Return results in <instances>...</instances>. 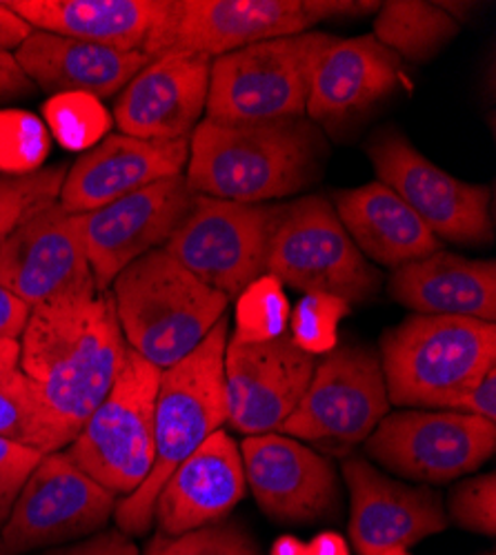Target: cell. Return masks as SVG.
<instances>
[{
  "label": "cell",
  "instance_id": "17",
  "mask_svg": "<svg viewBox=\"0 0 496 555\" xmlns=\"http://www.w3.org/2000/svg\"><path fill=\"white\" fill-rule=\"evenodd\" d=\"M317 360L290 338L225 347L228 423L245 436L279 434L301 402Z\"/></svg>",
  "mask_w": 496,
  "mask_h": 555
},
{
  "label": "cell",
  "instance_id": "30",
  "mask_svg": "<svg viewBox=\"0 0 496 555\" xmlns=\"http://www.w3.org/2000/svg\"><path fill=\"white\" fill-rule=\"evenodd\" d=\"M290 302L283 285L272 275H260L239 298L232 340L237 343H267L283 338L290 327Z\"/></svg>",
  "mask_w": 496,
  "mask_h": 555
},
{
  "label": "cell",
  "instance_id": "10",
  "mask_svg": "<svg viewBox=\"0 0 496 555\" xmlns=\"http://www.w3.org/2000/svg\"><path fill=\"white\" fill-rule=\"evenodd\" d=\"M267 275L292 289L330 294L347 305L370 300L383 283L381 271L358 251L323 196L288 205L269 247Z\"/></svg>",
  "mask_w": 496,
  "mask_h": 555
},
{
  "label": "cell",
  "instance_id": "3",
  "mask_svg": "<svg viewBox=\"0 0 496 555\" xmlns=\"http://www.w3.org/2000/svg\"><path fill=\"white\" fill-rule=\"evenodd\" d=\"M228 318L178 364L161 374L154 409V467L143 485L116 504V525L125 535H143L154 522V506L167 478L228 421L225 347Z\"/></svg>",
  "mask_w": 496,
  "mask_h": 555
},
{
  "label": "cell",
  "instance_id": "7",
  "mask_svg": "<svg viewBox=\"0 0 496 555\" xmlns=\"http://www.w3.org/2000/svg\"><path fill=\"white\" fill-rule=\"evenodd\" d=\"M332 40L326 31H305L214 59L205 118L252 122L305 116L314 69Z\"/></svg>",
  "mask_w": 496,
  "mask_h": 555
},
{
  "label": "cell",
  "instance_id": "36",
  "mask_svg": "<svg viewBox=\"0 0 496 555\" xmlns=\"http://www.w3.org/2000/svg\"><path fill=\"white\" fill-rule=\"evenodd\" d=\"M449 516L453 520L474 533H496V476L483 474L463 480L449 495Z\"/></svg>",
  "mask_w": 496,
  "mask_h": 555
},
{
  "label": "cell",
  "instance_id": "16",
  "mask_svg": "<svg viewBox=\"0 0 496 555\" xmlns=\"http://www.w3.org/2000/svg\"><path fill=\"white\" fill-rule=\"evenodd\" d=\"M0 287L29 309L99 289L78 216L67 214L56 201L21 222L0 245Z\"/></svg>",
  "mask_w": 496,
  "mask_h": 555
},
{
  "label": "cell",
  "instance_id": "29",
  "mask_svg": "<svg viewBox=\"0 0 496 555\" xmlns=\"http://www.w3.org/2000/svg\"><path fill=\"white\" fill-rule=\"evenodd\" d=\"M78 434L44 402L40 389L21 369L0 383V440H10L42 455L63 451Z\"/></svg>",
  "mask_w": 496,
  "mask_h": 555
},
{
  "label": "cell",
  "instance_id": "35",
  "mask_svg": "<svg viewBox=\"0 0 496 555\" xmlns=\"http://www.w3.org/2000/svg\"><path fill=\"white\" fill-rule=\"evenodd\" d=\"M50 152V138L42 122L27 112L0 114V169L8 176L38 171Z\"/></svg>",
  "mask_w": 496,
  "mask_h": 555
},
{
  "label": "cell",
  "instance_id": "26",
  "mask_svg": "<svg viewBox=\"0 0 496 555\" xmlns=\"http://www.w3.org/2000/svg\"><path fill=\"white\" fill-rule=\"evenodd\" d=\"M390 296L423 315H463L485 322L496 318V264L436 251L396 267L387 283Z\"/></svg>",
  "mask_w": 496,
  "mask_h": 555
},
{
  "label": "cell",
  "instance_id": "6",
  "mask_svg": "<svg viewBox=\"0 0 496 555\" xmlns=\"http://www.w3.org/2000/svg\"><path fill=\"white\" fill-rule=\"evenodd\" d=\"M381 3L349 0H171L148 44V59L199 54L218 59L247 44L305 34L323 21L364 16Z\"/></svg>",
  "mask_w": 496,
  "mask_h": 555
},
{
  "label": "cell",
  "instance_id": "34",
  "mask_svg": "<svg viewBox=\"0 0 496 555\" xmlns=\"http://www.w3.org/2000/svg\"><path fill=\"white\" fill-rule=\"evenodd\" d=\"M143 555H263L252 535L234 522H214L183 535L156 533Z\"/></svg>",
  "mask_w": 496,
  "mask_h": 555
},
{
  "label": "cell",
  "instance_id": "24",
  "mask_svg": "<svg viewBox=\"0 0 496 555\" xmlns=\"http://www.w3.org/2000/svg\"><path fill=\"white\" fill-rule=\"evenodd\" d=\"M29 80L48 94H85L97 101L118 96L150 59L110 44L31 31L14 52Z\"/></svg>",
  "mask_w": 496,
  "mask_h": 555
},
{
  "label": "cell",
  "instance_id": "37",
  "mask_svg": "<svg viewBox=\"0 0 496 555\" xmlns=\"http://www.w3.org/2000/svg\"><path fill=\"white\" fill-rule=\"evenodd\" d=\"M40 460V451L10 440H0V527L5 525L23 485L38 467Z\"/></svg>",
  "mask_w": 496,
  "mask_h": 555
},
{
  "label": "cell",
  "instance_id": "11",
  "mask_svg": "<svg viewBox=\"0 0 496 555\" xmlns=\"http://www.w3.org/2000/svg\"><path fill=\"white\" fill-rule=\"evenodd\" d=\"M116 495L89 478L65 451L42 455L0 527V555H27L103 531Z\"/></svg>",
  "mask_w": 496,
  "mask_h": 555
},
{
  "label": "cell",
  "instance_id": "43",
  "mask_svg": "<svg viewBox=\"0 0 496 555\" xmlns=\"http://www.w3.org/2000/svg\"><path fill=\"white\" fill-rule=\"evenodd\" d=\"M21 369V340L0 338V383L14 376Z\"/></svg>",
  "mask_w": 496,
  "mask_h": 555
},
{
  "label": "cell",
  "instance_id": "41",
  "mask_svg": "<svg viewBox=\"0 0 496 555\" xmlns=\"http://www.w3.org/2000/svg\"><path fill=\"white\" fill-rule=\"evenodd\" d=\"M29 307L18 300L14 294H10L5 287H0V338H21L27 318Z\"/></svg>",
  "mask_w": 496,
  "mask_h": 555
},
{
  "label": "cell",
  "instance_id": "13",
  "mask_svg": "<svg viewBox=\"0 0 496 555\" xmlns=\"http://www.w3.org/2000/svg\"><path fill=\"white\" fill-rule=\"evenodd\" d=\"M379 182L408 205L438 241L489 245V190L463 182L428 160L398 129H383L368 143Z\"/></svg>",
  "mask_w": 496,
  "mask_h": 555
},
{
  "label": "cell",
  "instance_id": "18",
  "mask_svg": "<svg viewBox=\"0 0 496 555\" xmlns=\"http://www.w3.org/2000/svg\"><path fill=\"white\" fill-rule=\"evenodd\" d=\"M349 491V538L360 555H408L423 538L447 529L436 491L381 474L366 457L343 460Z\"/></svg>",
  "mask_w": 496,
  "mask_h": 555
},
{
  "label": "cell",
  "instance_id": "21",
  "mask_svg": "<svg viewBox=\"0 0 496 555\" xmlns=\"http://www.w3.org/2000/svg\"><path fill=\"white\" fill-rule=\"evenodd\" d=\"M188 160L190 138L143 141L125 133H107L67 169L59 205L74 216L101 209L152 182L183 173Z\"/></svg>",
  "mask_w": 496,
  "mask_h": 555
},
{
  "label": "cell",
  "instance_id": "22",
  "mask_svg": "<svg viewBox=\"0 0 496 555\" xmlns=\"http://www.w3.org/2000/svg\"><path fill=\"white\" fill-rule=\"evenodd\" d=\"M247 489L239 444L214 431L165 482L154 506L158 533L183 535L220 522Z\"/></svg>",
  "mask_w": 496,
  "mask_h": 555
},
{
  "label": "cell",
  "instance_id": "15",
  "mask_svg": "<svg viewBox=\"0 0 496 555\" xmlns=\"http://www.w3.org/2000/svg\"><path fill=\"white\" fill-rule=\"evenodd\" d=\"M196 194L178 173L127 194L101 209L78 214L85 254L97 287L110 292L114 278L145 254L165 247L194 207Z\"/></svg>",
  "mask_w": 496,
  "mask_h": 555
},
{
  "label": "cell",
  "instance_id": "44",
  "mask_svg": "<svg viewBox=\"0 0 496 555\" xmlns=\"http://www.w3.org/2000/svg\"><path fill=\"white\" fill-rule=\"evenodd\" d=\"M307 553L309 555H349V548L343 535L334 531H326L314 538L311 544H307Z\"/></svg>",
  "mask_w": 496,
  "mask_h": 555
},
{
  "label": "cell",
  "instance_id": "1",
  "mask_svg": "<svg viewBox=\"0 0 496 555\" xmlns=\"http://www.w3.org/2000/svg\"><path fill=\"white\" fill-rule=\"evenodd\" d=\"M18 340L21 372L76 434L112 391L129 349L114 298L101 289L34 307Z\"/></svg>",
  "mask_w": 496,
  "mask_h": 555
},
{
  "label": "cell",
  "instance_id": "25",
  "mask_svg": "<svg viewBox=\"0 0 496 555\" xmlns=\"http://www.w3.org/2000/svg\"><path fill=\"white\" fill-rule=\"evenodd\" d=\"M3 5L34 31L145 54L171 0H3Z\"/></svg>",
  "mask_w": 496,
  "mask_h": 555
},
{
  "label": "cell",
  "instance_id": "42",
  "mask_svg": "<svg viewBox=\"0 0 496 555\" xmlns=\"http://www.w3.org/2000/svg\"><path fill=\"white\" fill-rule=\"evenodd\" d=\"M31 31L34 29L18 14L0 3V52L18 50Z\"/></svg>",
  "mask_w": 496,
  "mask_h": 555
},
{
  "label": "cell",
  "instance_id": "14",
  "mask_svg": "<svg viewBox=\"0 0 496 555\" xmlns=\"http://www.w3.org/2000/svg\"><path fill=\"white\" fill-rule=\"evenodd\" d=\"M390 413L381 358L368 345H336L314 366L311 380L281 434L296 440L358 444Z\"/></svg>",
  "mask_w": 496,
  "mask_h": 555
},
{
  "label": "cell",
  "instance_id": "32",
  "mask_svg": "<svg viewBox=\"0 0 496 555\" xmlns=\"http://www.w3.org/2000/svg\"><path fill=\"white\" fill-rule=\"evenodd\" d=\"M44 116L59 143L67 150H92L110 131L105 107L85 94H61L44 105Z\"/></svg>",
  "mask_w": 496,
  "mask_h": 555
},
{
  "label": "cell",
  "instance_id": "39",
  "mask_svg": "<svg viewBox=\"0 0 496 555\" xmlns=\"http://www.w3.org/2000/svg\"><path fill=\"white\" fill-rule=\"evenodd\" d=\"M449 411H461L474 418L496 425V364L453 404Z\"/></svg>",
  "mask_w": 496,
  "mask_h": 555
},
{
  "label": "cell",
  "instance_id": "4",
  "mask_svg": "<svg viewBox=\"0 0 496 555\" xmlns=\"http://www.w3.org/2000/svg\"><path fill=\"white\" fill-rule=\"evenodd\" d=\"M110 294L127 347L161 372L186 360L230 305L163 247L125 267Z\"/></svg>",
  "mask_w": 496,
  "mask_h": 555
},
{
  "label": "cell",
  "instance_id": "8",
  "mask_svg": "<svg viewBox=\"0 0 496 555\" xmlns=\"http://www.w3.org/2000/svg\"><path fill=\"white\" fill-rule=\"evenodd\" d=\"M161 369L127 349L107 398L67 447V457L112 495L137 491L154 467V409Z\"/></svg>",
  "mask_w": 496,
  "mask_h": 555
},
{
  "label": "cell",
  "instance_id": "5",
  "mask_svg": "<svg viewBox=\"0 0 496 555\" xmlns=\"http://www.w3.org/2000/svg\"><path fill=\"white\" fill-rule=\"evenodd\" d=\"M390 404L449 409L496 364L494 322L415 313L381 336Z\"/></svg>",
  "mask_w": 496,
  "mask_h": 555
},
{
  "label": "cell",
  "instance_id": "38",
  "mask_svg": "<svg viewBox=\"0 0 496 555\" xmlns=\"http://www.w3.org/2000/svg\"><path fill=\"white\" fill-rule=\"evenodd\" d=\"M27 555H141V553H139V546L133 544V540L125 535L120 529H103L89 538L63 544V546L27 553Z\"/></svg>",
  "mask_w": 496,
  "mask_h": 555
},
{
  "label": "cell",
  "instance_id": "40",
  "mask_svg": "<svg viewBox=\"0 0 496 555\" xmlns=\"http://www.w3.org/2000/svg\"><path fill=\"white\" fill-rule=\"evenodd\" d=\"M36 85L18 65L12 52H0V105L29 96Z\"/></svg>",
  "mask_w": 496,
  "mask_h": 555
},
{
  "label": "cell",
  "instance_id": "20",
  "mask_svg": "<svg viewBox=\"0 0 496 555\" xmlns=\"http://www.w3.org/2000/svg\"><path fill=\"white\" fill-rule=\"evenodd\" d=\"M212 59L167 54L150 61L116 96L114 120L125 135L143 141L190 138L203 120Z\"/></svg>",
  "mask_w": 496,
  "mask_h": 555
},
{
  "label": "cell",
  "instance_id": "28",
  "mask_svg": "<svg viewBox=\"0 0 496 555\" xmlns=\"http://www.w3.org/2000/svg\"><path fill=\"white\" fill-rule=\"evenodd\" d=\"M459 29L461 21L443 10L441 3L390 0L379 8L372 36L396 56L425 63L449 44Z\"/></svg>",
  "mask_w": 496,
  "mask_h": 555
},
{
  "label": "cell",
  "instance_id": "2",
  "mask_svg": "<svg viewBox=\"0 0 496 555\" xmlns=\"http://www.w3.org/2000/svg\"><path fill=\"white\" fill-rule=\"evenodd\" d=\"M328 143L307 116L225 122L190 135L188 188L199 196L260 205L303 192L326 171Z\"/></svg>",
  "mask_w": 496,
  "mask_h": 555
},
{
  "label": "cell",
  "instance_id": "33",
  "mask_svg": "<svg viewBox=\"0 0 496 555\" xmlns=\"http://www.w3.org/2000/svg\"><path fill=\"white\" fill-rule=\"evenodd\" d=\"M349 305L330 294H305L290 315V340L309 356L330 353L339 345V325Z\"/></svg>",
  "mask_w": 496,
  "mask_h": 555
},
{
  "label": "cell",
  "instance_id": "12",
  "mask_svg": "<svg viewBox=\"0 0 496 555\" xmlns=\"http://www.w3.org/2000/svg\"><path fill=\"white\" fill-rule=\"evenodd\" d=\"M496 449V425L461 411L405 409L387 413L366 451L392 474L441 485L476 472Z\"/></svg>",
  "mask_w": 496,
  "mask_h": 555
},
{
  "label": "cell",
  "instance_id": "27",
  "mask_svg": "<svg viewBox=\"0 0 496 555\" xmlns=\"http://www.w3.org/2000/svg\"><path fill=\"white\" fill-rule=\"evenodd\" d=\"M334 211L358 251L385 267H403L441 251L430 227L383 182L332 194Z\"/></svg>",
  "mask_w": 496,
  "mask_h": 555
},
{
  "label": "cell",
  "instance_id": "31",
  "mask_svg": "<svg viewBox=\"0 0 496 555\" xmlns=\"http://www.w3.org/2000/svg\"><path fill=\"white\" fill-rule=\"evenodd\" d=\"M65 167H48L25 176H0V245L31 214L59 201Z\"/></svg>",
  "mask_w": 496,
  "mask_h": 555
},
{
  "label": "cell",
  "instance_id": "23",
  "mask_svg": "<svg viewBox=\"0 0 496 555\" xmlns=\"http://www.w3.org/2000/svg\"><path fill=\"white\" fill-rule=\"evenodd\" d=\"M400 80V59L372 34L334 38L314 69L305 116L339 127L387 99Z\"/></svg>",
  "mask_w": 496,
  "mask_h": 555
},
{
  "label": "cell",
  "instance_id": "9",
  "mask_svg": "<svg viewBox=\"0 0 496 555\" xmlns=\"http://www.w3.org/2000/svg\"><path fill=\"white\" fill-rule=\"evenodd\" d=\"M285 209L196 194L194 207L163 249L232 302L267 273L269 247Z\"/></svg>",
  "mask_w": 496,
  "mask_h": 555
},
{
  "label": "cell",
  "instance_id": "19",
  "mask_svg": "<svg viewBox=\"0 0 496 555\" xmlns=\"http://www.w3.org/2000/svg\"><path fill=\"white\" fill-rule=\"evenodd\" d=\"M245 482L263 514L277 522L314 525L336 512L339 482L330 460L281 434L245 436Z\"/></svg>",
  "mask_w": 496,
  "mask_h": 555
},
{
  "label": "cell",
  "instance_id": "45",
  "mask_svg": "<svg viewBox=\"0 0 496 555\" xmlns=\"http://www.w3.org/2000/svg\"><path fill=\"white\" fill-rule=\"evenodd\" d=\"M269 555H309V553H307V544L301 542L298 538L281 535L272 544V551H269Z\"/></svg>",
  "mask_w": 496,
  "mask_h": 555
}]
</instances>
